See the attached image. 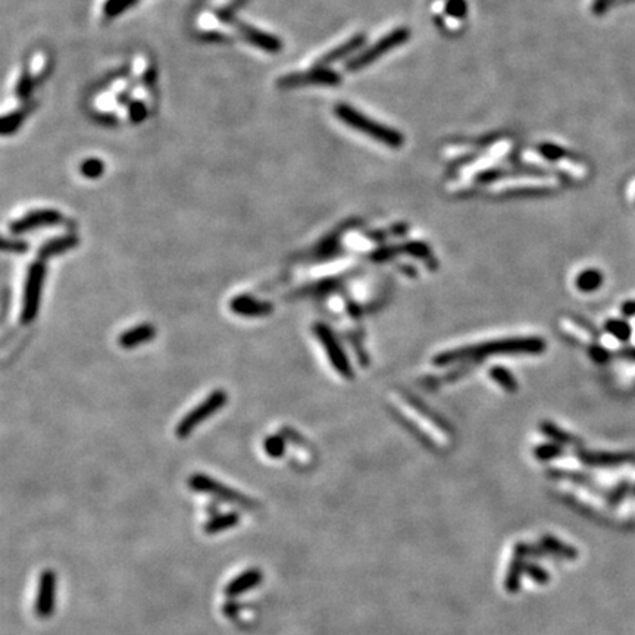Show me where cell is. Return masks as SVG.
<instances>
[{
	"label": "cell",
	"mask_w": 635,
	"mask_h": 635,
	"mask_svg": "<svg viewBox=\"0 0 635 635\" xmlns=\"http://www.w3.org/2000/svg\"><path fill=\"white\" fill-rule=\"evenodd\" d=\"M561 326L566 334H569L573 338H577L581 343H590L592 338V336L588 330H585L584 326H581L580 324H577L575 321H572L569 318H563L561 321Z\"/></svg>",
	"instance_id": "d6986e66"
},
{
	"label": "cell",
	"mask_w": 635,
	"mask_h": 635,
	"mask_svg": "<svg viewBox=\"0 0 635 635\" xmlns=\"http://www.w3.org/2000/svg\"><path fill=\"white\" fill-rule=\"evenodd\" d=\"M340 83V75L326 67H316L307 72H297L284 75L278 79V86L282 89H293L309 84L336 86Z\"/></svg>",
	"instance_id": "8fae6325"
},
{
	"label": "cell",
	"mask_w": 635,
	"mask_h": 635,
	"mask_svg": "<svg viewBox=\"0 0 635 635\" xmlns=\"http://www.w3.org/2000/svg\"><path fill=\"white\" fill-rule=\"evenodd\" d=\"M155 336H156V330L153 325L140 324V325L134 326V328L122 333L118 338V343L121 347H124V349H133V347H137L140 344H145V343L150 341Z\"/></svg>",
	"instance_id": "2e32d148"
},
{
	"label": "cell",
	"mask_w": 635,
	"mask_h": 635,
	"mask_svg": "<svg viewBox=\"0 0 635 635\" xmlns=\"http://www.w3.org/2000/svg\"><path fill=\"white\" fill-rule=\"evenodd\" d=\"M79 243V238L75 234H65L62 237H56L45 243L42 248L38 249V259L46 260L52 256L62 255L68 250L75 249Z\"/></svg>",
	"instance_id": "9a60e30c"
},
{
	"label": "cell",
	"mask_w": 635,
	"mask_h": 635,
	"mask_svg": "<svg viewBox=\"0 0 635 635\" xmlns=\"http://www.w3.org/2000/svg\"><path fill=\"white\" fill-rule=\"evenodd\" d=\"M363 42H365V38L362 35H358V37H353L350 40H347V42L343 43L341 46L336 48L334 50H331L328 53H325L316 62V67H326V65H330V64L338 62V60H341L343 57L349 56L350 53L358 50L363 45Z\"/></svg>",
	"instance_id": "e0dca14e"
},
{
	"label": "cell",
	"mask_w": 635,
	"mask_h": 635,
	"mask_svg": "<svg viewBox=\"0 0 635 635\" xmlns=\"http://www.w3.org/2000/svg\"><path fill=\"white\" fill-rule=\"evenodd\" d=\"M23 118H24V115H23V112H19V111H15V112H11V114L5 115L4 119H2V124H0V128H2V134L8 136V134L15 133L19 128V126H21Z\"/></svg>",
	"instance_id": "cb8c5ba5"
},
{
	"label": "cell",
	"mask_w": 635,
	"mask_h": 635,
	"mask_svg": "<svg viewBox=\"0 0 635 635\" xmlns=\"http://www.w3.org/2000/svg\"><path fill=\"white\" fill-rule=\"evenodd\" d=\"M544 349L543 340L539 338H514V340H502V341H493L482 346H473V347H463V349H458L453 352H447L440 355L436 360L441 365H447L453 360L466 359V358H478V356H488V355H499V353H539Z\"/></svg>",
	"instance_id": "6da1fadb"
},
{
	"label": "cell",
	"mask_w": 635,
	"mask_h": 635,
	"mask_svg": "<svg viewBox=\"0 0 635 635\" xmlns=\"http://www.w3.org/2000/svg\"><path fill=\"white\" fill-rule=\"evenodd\" d=\"M265 453L272 459H278L285 453V440L281 436H270L263 443Z\"/></svg>",
	"instance_id": "ffe728a7"
},
{
	"label": "cell",
	"mask_w": 635,
	"mask_h": 635,
	"mask_svg": "<svg viewBox=\"0 0 635 635\" xmlns=\"http://www.w3.org/2000/svg\"><path fill=\"white\" fill-rule=\"evenodd\" d=\"M392 403L394 404V407L399 412H402V415L406 419L414 422L421 429V431H425L428 434V437H431L434 441L441 443V444H444L447 441V436L444 434L443 429L438 425H436L431 418H428L425 414H422L416 406L409 403L406 399H403L397 394L392 396Z\"/></svg>",
	"instance_id": "30bf717a"
},
{
	"label": "cell",
	"mask_w": 635,
	"mask_h": 635,
	"mask_svg": "<svg viewBox=\"0 0 635 635\" xmlns=\"http://www.w3.org/2000/svg\"><path fill=\"white\" fill-rule=\"evenodd\" d=\"M407 38H409V30L397 28V30L392 31L390 34L384 35L378 43L372 45L370 49H366L365 52H362L356 57L350 59L349 62L346 64V68L349 70V71H358V70H360L363 67H368L370 64L375 62V60L380 56L385 55L387 52L393 50L399 45H403Z\"/></svg>",
	"instance_id": "52a82bcc"
},
{
	"label": "cell",
	"mask_w": 635,
	"mask_h": 635,
	"mask_svg": "<svg viewBox=\"0 0 635 635\" xmlns=\"http://www.w3.org/2000/svg\"><path fill=\"white\" fill-rule=\"evenodd\" d=\"M216 15L221 21L234 26L245 42H249L255 48L268 52V53H278L282 49V43L280 38H277L275 35H272L270 33H265L250 24L238 21V19L234 18L228 11H218Z\"/></svg>",
	"instance_id": "8992f818"
},
{
	"label": "cell",
	"mask_w": 635,
	"mask_h": 635,
	"mask_svg": "<svg viewBox=\"0 0 635 635\" xmlns=\"http://www.w3.org/2000/svg\"><path fill=\"white\" fill-rule=\"evenodd\" d=\"M314 333L316 336V338L321 341L324 350L328 356L331 365L334 370L344 378H352L353 372H352V366L349 363V359L344 355L341 346L338 344L337 338L334 337V334L331 333V330L328 326L324 324H316L314 326Z\"/></svg>",
	"instance_id": "ba28073f"
},
{
	"label": "cell",
	"mask_w": 635,
	"mask_h": 635,
	"mask_svg": "<svg viewBox=\"0 0 635 635\" xmlns=\"http://www.w3.org/2000/svg\"><path fill=\"white\" fill-rule=\"evenodd\" d=\"M447 11L450 15L463 16L466 13V4L463 0H450L447 4Z\"/></svg>",
	"instance_id": "f1b7e54d"
},
{
	"label": "cell",
	"mask_w": 635,
	"mask_h": 635,
	"mask_svg": "<svg viewBox=\"0 0 635 635\" xmlns=\"http://www.w3.org/2000/svg\"><path fill=\"white\" fill-rule=\"evenodd\" d=\"M46 277L45 260H35L28 266L26 282H24V296H23V309H21V324L30 325L35 321L40 302H42L43 284Z\"/></svg>",
	"instance_id": "277c9868"
},
{
	"label": "cell",
	"mask_w": 635,
	"mask_h": 635,
	"mask_svg": "<svg viewBox=\"0 0 635 635\" xmlns=\"http://www.w3.org/2000/svg\"><path fill=\"white\" fill-rule=\"evenodd\" d=\"M491 378L496 380L504 388V390H507V392H515L517 390L515 380L512 378V375L507 371L502 370V368H495V370L491 371Z\"/></svg>",
	"instance_id": "484cf974"
},
{
	"label": "cell",
	"mask_w": 635,
	"mask_h": 635,
	"mask_svg": "<svg viewBox=\"0 0 635 635\" xmlns=\"http://www.w3.org/2000/svg\"><path fill=\"white\" fill-rule=\"evenodd\" d=\"M263 581V573L260 569L252 568L241 572L240 575H237L234 580H231L227 587L223 590V594L228 599H236L244 592H249L253 588H256L258 585H260Z\"/></svg>",
	"instance_id": "5bb4252c"
},
{
	"label": "cell",
	"mask_w": 635,
	"mask_h": 635,
	"mask_svg": "<svg viewBox=\"0 0 635 635\" xmlns=\"http://www.w3.org/2000/svg\"><path fill=\"white\" fill-rule=\"evenodd\" d=\"M56 606V573L52 569H45L40 573L37 597L34 602V612L40 619H49Z\"/></svg>",
	"instance_id": "7c38bea8"
},
{
	"label": "cell",
	"mask_w": 635,
	"mask_h": 635,
	"mask_svg": "<svg viewBox=\"0 0 635 635\" xmlns=\"http://www.w3.org/2000/svg\"><path fill=\"white\" fill-rule=\"evenodd\" d=\"M228 394L223 390H215L212 392L201 403H199L196 407H193L189 414L182 416V419L178 422L175 428V434L178 438H187L194 429L203 424L211 416H214L221 407L227 404Z\"/></svg>",
	"instance_id": "5b68a950"
},
{
	"label": "cell",
	"mask_w": 635,
	"mask_h": 635,
	"mask_svg": "<svg viewBox=\"0 0 635 635\" xmlns=\"http://www.w3.org/2000/svg\"><path fill=\"white\" fill-rule=\"evenodd\" d=\"M189 487L196 491V493H204L209 495L218 500L227 502L231 504H237L243 509L248 510H258L260 504L249 497L248 495L241 493L238 490H234L233 487L225 485L223 482L206 475V474H194L189 478Z\"/></svg>",
	"instance_id": "3957f363"
},
{
	"label": "cell",
	"mask_w": 635,
	"mask_h": 635,
	"mask_svg": "<svg viewBox=\"0 0 635 635\" xmlns=\"http://www.w3.org/2000/svg\"><path fill=\"white\" fill-rule=\"evenodd\" d=\"M62 221L64 215L56 209H37L11 222L9 231L15 236H19L40 228L56 227V225L62 223Z\"/></svg>",
	"instance_id": "9c48e42d"
},
{
	"label": "cell",
	"mask_w": 635,
	"mask_h": 635,
	"mask_svg": "<svg viewBox=\"0 0 635 635\" xmlns=\"http://www.w3.org/2000/svg\"><path fill=\"white\" fill-rule=\"evenodd\" d=\"M31 92H33V78H31L30 72L26 71V72L21 74V77H19V79H18L16 87H15V94H16L18 99L27 100L30 97Z\"/></svg>",
	"instance_id": "d4e9b609"
},
{
	"label": "cell",
	"mask_w": 635,
	"mask_h": 635,
	"mask_svg": "<svg viewBox=\"0 0 635 635\" xmlns=\"http://www.w3.org/2000/svg\"><path fill=\"white\" fill-rule=\"evenodd\" d=\"M136 4V0H106L104 5V15L108 19L119 16Z\"/></svg>",
	"instance_id": "44dd1931"
},
{
	"label": "cell",
	"mask_w": 635,
	"mask_h": 635,
	"mask_svg": "<svg viewBox=\"0 0 635 635\" xmlns=\"http://www.w3.org/2000/svg\"><path fill=\"white\" fill-rule=\"evenodd\" d=\"M230 309L238 316L262 318L274 312V304L270 302L258 300L249 294H240L230 302Z\"/></svg>",
	"instance_id": "4fadbf2b"
},
{
	"label": "cell",
	"mask_w": 635,
	"mask_h": 635,
	"mask_svg": "<svg viewBox=\"0 0 635 635\" xmlns=\"http://www.w3.org/2000/svg\"><path fill=\"white\" fill-rule=\"evenodd\" d=\"M238 524H240V515L237 512H228V514H221L209 518V521L204 524L203 529L208 536H215L222 531L237 526Z\"/></svg>",
	"instance_id": "ac0fdd59"
},
{
	"label": "cell",
	"mask_w": 635,
	"mask_h": 635,
	"mask_svg": "<svg viewBox=\"0 0 635 635\" xmlns=\"http://www.w3.org/2000/svg\"><path fill=\"white\" fill-rule=\"evenodd\" d=\"M104 171H105L104 162H101L100 159H96V158H90V159L84 160L79 167V172L90 180L99 178L101 174H104Z\"/></svg>",
	"instance_id": "603a6c76"
},
{
	"label": "cell",
	"mask_w": 635,
	"mask_h": 635,
	"mask_svg": "<svg viewBox=\"0 0 635 635\" xmlns=\"http://www.w3.org/2000/svg\"><path fill=\"white\" fill-rule=\"evenodd\" d=\"M128 114H130V118H131V121L133 122H141L143 119L146 118V114H148V111H146V106L141 104V101H137V100H134V101H131L130 104V108H128Z\"/></svg>",
	"instance_id": "83f0119b"
},
{
	"label": "cell",
	"mask_w": 635,
	"mask_h": 635,
	"mask_svg": "<svg viewBox=\"0 0 635 635\" xmlns=\"http://www.w3.org/2000/svg\"><path fill=\"white\" fill-rule=\"evenodd\" d=\"M2 249L5 252H11V253H27L28 252V243L21 241V240L4 238Z\"/></svg>",
	"instance_id": "4316f807"
},
{
	"label": "cell",
	"mask_w": 635,
	"mask_h": 635,
	"mask_svg": "<svg viewBox=\"0 0 635 635\" xmlns=\"http://www.w3.org/2000/svg\"><path fill=\"white\" fill-rule=\"evenodd\" d=\"M336 115L340 121H343L346 126L352 127L353 130L366 134L374 140H378L382 145L399 149L403 146V136L394 131L390 127L381 126L380 122H375L360 114L359 111L350 108L349 105H337L336 106Z\"/></svg>",
	"instance_id": "7a4b0ae2"
},
{
	"label": "cell",
	"mask_w": 635,
	"mask_h": 635,
	"mask_svg": "<svg viewBox=\"0 0 635 635\" xmlns=\"http://www.w3.org/2000/svg\"><path fill=\"white\" fill-rule=\"evenodd\" d=\"M600 284H602V275L597 271H594V270L582 272L578 277V280H577L578 289L582 290V292L596 290Z\"/></svg>",
	"instance_id": "7402d4cb"
}]
</instances>
